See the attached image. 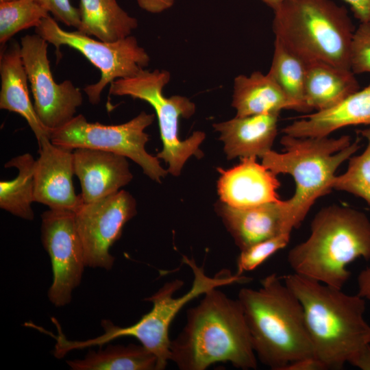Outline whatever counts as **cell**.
<instances>
[{
    "instance_id": "37",
    "label": "cell",
    "mask_w": 370,
    "mask_h": 370,
    "mask_svg": "<svg viewBox=\"0 0 370 370\" xmlns=\"http://www.w3.org/2000/svg\"><path fill=\"white\" fill-rule=\"evenodd\" d=\"M13 1V0H0V2H2V1Z\"/></svg>"
},
{
    "instance_id": "31",
    "label": "cell",
    "mask_w": 370,
    "mask_h": 370,
    "mask_svg": "<svg viewBox=\"0 0 370 370\" xmlns=\"http://www.w3.org/2000/svg\"><path fill=\"white\" fill-rule=\"evenodd\" d=\"M49 13L53 18L66 26L73 27L77 30L80 27L81 21L78 8L74 7L70 0H34Z\"/></svg>"
},
{
    "instance_id": "9",
    "label": "cell",
    "mask_w": 370,
    "mask_h": 370,
    "mask_svg": "<svg viewBox=\"0 0 370 370\" xmlns=\"http://www.w3.org/2000/svg\"><path fill=\"white\" fill-rule=\"evenodd\" d=\"M155 115L144 111L119 125L90 123L82 114L75 116L63 126L50 131L49 139L56 145L75 149L90 148L112 152L130 158L151 180L160 182L168 171L158 158L148 153L145 145L149 135L144 130L154 121Z\"/></svg>"
},
{
    "instance_id": "6",
    "label": "cell",
    "mask_w": 370,
    "mask_h": 370,
    "mask_svg": "<svg viewBox=\"0 0 370 370\" xmlns=\"http://www.w3.org/2000/svg\"><path fill=\"white\" fill-rule=\"evenodd\" d=\"M273 12L275 38L306 62L351 70L355 27L344 6L332 0H287Z\"/></svg>"
},
{
    "instance_id": "17",
    "label": "cell",
    "mask_w": 370,
    "mask_h": 370,
    "mask_svg": "<svg viewBox=\"0 0 370 370\" xmlns=\"http://www.w3.org/2000/svg\"><path fill=\"white\" fill-rule=\"evenodd\" d=\"M217 212L241 251L281 234H291L286 224L284 201L238 208L222 201Z\"/></svg>"
},
{
    "instance_id": "36",
    "label": "cell",
    "mask_w": 370,
    "mask_h": 370,
    "mask_svg": "<svg viewBox=\"0 0 370 370\" xmlns=\"http://www.w3.org/2000/svg\"><path fill=\"white\" fill-rule=\"evenodd\" d=\"M273 11L278 8L284 1L287 0H261Z\"/></svg>"
},
{
    "instance_id": "21",
    "label": "cell",
    "mask_w": 370,
    "mask_h": 370,
    "mask_svg": "<svg viewBox=\"0 0 370 370\" xmlns=\"http://www.w3.org/2000/svg\"><path fill=\"white\" fill-rule=\"evenodd\" d=\"M232 106L236 116L280 114L282 110L299 112L297 105L268 75L254 71L249 76L241 74L234 79Z\"/></svg>"
},
{
    "instance_id": "28",
    "label": "cell",
    "mask_w": 370,
    "mask_h": 370,
    "mask_svg": "<svg viewBox=\"0 0 370 370\" xmlns=\"http://www.w3.org/2000/svg\"><path fill=\"white\" fill-rule=\"evenodd\" d=\"M358 132L367 140L364 151L349 158L345 173L336 175L332 188L363 199L370 205V127Z\"/></svg>"
},
{
    "instance_id": "14",
    "label": "cell",
    "mask_w": 370,
    "mask_h": 370,
    "mask_svg": "<svg viewBox=\"0 0 370 370\" xmlns=\"http://www.w3.org/2000/svg\"><path fill=\"white\" fill-rule=\"evenodd\" d=\"M38 143L39 158L34 171V202L51 210L75 212L84 202L81 195H76L73 184V150L53 144L49 137Z\"/></svg>"
},
{
    "instance_id": "16",
    "label": "cell",
    "mask_w": 370,
    "mask_h": 370,
    "mask_svg": "<svg viewBox=\"0 0 370 370\" xmlns=\"http://www.w3.org/2000/svg\"><path fill=\"white\" fill-rule=\"evenodd\" d=\"M73 168L82 187L84 203H90L120 190L132 180L126 157L90 149H73Z\"/></svg>"
},
{
    "instance_id": "8",
    "label": "cell",
    "mask_w": 370,
    "mask_h": 370,
    "mask_svg": "<svg viewBox=\"0 0 370 370\" xmlns=\"http://www.w3.org/2000/svg\"><path fill=\"white\" fill-rule=\"evenodd\" d=\"M171 74L166 70L143 69L136 75L114 80L110 84L109 94L130 96L143 100L154 109L158 120L162 149L156 157L169 164L168 172L174 176L180 174L186 160L192 156H203L199 145L206 138L204 132L196 131L185 140L179 137L181 118L188 119L195 112V104L188 97L173 95L166 97L163 88L169 83Z\"/></svg>"
},
{
    "instance_id": "15",
    "label": "cell",
    "mask_w": 370,
    "mask_h": 370,
    "mask_svg": "<svg viewBox=\"0 0 370 370\" xmlns=\"http://www.w3.org/2000/svg\"><path fill=\"white\" fill-rule=\"evenodd\" d=\"M217 170L221 174L217 182L220 201L230 206L246 208L280 201L277 175L258 163L256 157L241 158L235 166Z\"/></svg>"
},
{
    "instance_id": "19",
    "label": "cell",
    "mask_w": 370,
    "mask_h": 370,
    "mask_svg": "<svg viewBox=\"0 0 370 370\" xmlns=\"http://www.w3.org/2000/svg\"><path fill=\"white\" fill-rule=\"evenodd\" d=\"M0 75V108L23 117L38 141L44 137L49 138V130L40 121L31 101L21 44L16 40L1 50Z\"/></svg>"
},
{
    "instance_id": "4",
    "label": "cell",
    "mask_w": 370,
    "mask_h": 370,
    "mask_svg": "<svg viewBox=\"0 0 370 370\" xmlns=\"http://www.w3.org/2000/svg\"><path fill=\"white\" fill-rule=\"evenodd\" d=\"M359 258L370 260V221L347 206L322 208L310 224V234L288 252L294 273L342 288L351 275L347 265Z\"/></svg>"
},
{
    "instance_id": "30",
    "label": "cell",
    "mask_w": 370,
    "mask_h": 370,
    "mask_svg": "<svg viewBox=\"0 0 370 370\" xmlns=\"http://www.w3.org/2000/svg\"><path fill=\"white\" fill-rule=\"evenodd\" d=\"M349 62L354 74L370 73V22L360 23L355 30Z\"/></svg>"
},
{
    "instance_id": "24",
    "label": "cell",
    "mask_w": 370,
    "mask_h": 370,
    "mask_svg": "<svg viewBox=\"0 0 370 370\" xmlns=\"http://www.w3.org/2000/svg\"><path fill=\"white\" fill-rule=\"evenodd\" d=\"M66 363L73 370H156L157 360L141 344L109 345Z\"/></svg>"
},
{
    "instance_id": "11",
    "label": "cell",
    "mask_w": 370,
    "mask_h": 370,
    "mask_svg": "<svg viewBox=\"0 0 370 370\" xmlns=\"http://www.w3.org/2000/svg\"><path fill=\"white\" fill-rule=\"evenodd\" d=\"M20 44L35 110L50 132L75 116L77 108L82 104V94L69 79L56 82L47 56L48 42L44 38L37 34H27Z\"/></svg>"
},
{
    "instance_id": "10",
    "label": "cell",
    "mask_w": 370,
    "mask_h": 370,
    "mask_svg": "<svg viewBox=\"0 0 370 370\" xmlns=\"http://www.w3.org/2000/svg\"><path fill=\"white\" fill-rule=\"evenodd\" d=\"M35 32L56 47L58 58L60 47L68 46L80 52L100 71L99 80L84 88L92 104L99 103L101 94L107 85L119 79L136 75L150 61L147 51L131 35L114 42L97 40L77 30L68 32L62 29L49 15L35 27Z\"/></svg>"
},
{
    "instance_id": "5",
    "label": "cell",
    "mask_w": 370,
    "mask_h": 370,
    "mask_svg": "<svg viewBox=\"0 0 370 370\" xmlns=\"http://www.w3.org/2000/svg\"><path fill=\"white\" fill-rule=\"evenodd\" d=\"M283 151L271 150L263 155L262 164L275 175H291L295 193L284 201L288 230L297 228L319 198L330 193L338 168L360 147L359 138L352 143L349 136L339 138L295 137L286 134L280 139Z\"/></svg>"
},
{
    "instance_id": "27",
    "label": "cell",
    "mask_w": 370,
    "mask_h": 370,
    "mask_svg": "<svg viewBox=\"0 0 370 370\" xmlns=\"http://www.w3.org/2000/svg\"><path fill=\"white\" fill-rule=\"evenodd\" d=\"M48 11L34 0L0 2V43L2 47L16 33L36 27L48 16Z\"/></svg>"
},
{
    "instance_id": "13",
    "label": "cell",
    "mask_w": 370,
    "mask_h": 370,
    "mask_svg": "<svg viewBox=\"0 0 370 370\" xmlns=\"http://www.w3.org/2000/svg\"><path fill=\"white\" fill-rule=\"evenodd\" d=\"M40 232L52 267L48 298L56 307H63L71 302L72 293L80 284L86 267L74 212L51 209L44 212Z\"/></svg>"
},
{
    "instance_id": "32",
    "label": "cell",
    "mask_w": 370,
    "mask_h": 370,
    "mask_svg": "<svg viewBox=\"0 0 370 370\" xmlns=\"http://www.w3.org/2000/svg\"><path fill=\"white\" fill-rule=\"evenodd\" d=\"M360 23L370 22V0H344Z\"/></svg>"
},
{
    "instance_id": "18",
    "label": "cell",
    "mask_w": 370,
    "mask_h": 370,
    "mask_svg": "<svg viewBox=\"0 0 370 370\" xmlns=\"http://www.w3.org/2000/svg\"><path fill=\"white\" fill-rule=\"evenodd\" d=\"M280 114L235 116L212 125L220 133L228 160L236 157L261 158L271 147L278 134Z\"/></svg>"
},
{
    "instance_id": "7",
    "label": "cell",
    "mask_w": 370,
    "mask_h": 370,
    "mask_svg": "<svg viewBox=\"0 0 370 370\" xmlns=\"http://www.w3.org/2000/svg\"><path fill=\"white\" fill-rule=\"evenodd\" d=\"M193 273V282L190 289L184 295L175 297L176 291L183 282L175 280L164 284L151 296L145 299L151 302V310L139 321L128 327L115 325L108 319L101 321L104 333L95 338L79 341V346L85 348L101 346L115 338L125 336L134 337L156 358V370L164 369L170 359L171 341L169 338L170 325L181 309L190 301L199 295L222 286L235 283H244L250 279L238 274L232 275L228 270H223L213 277L206 275L204 268L197 265L193 259L183 258Z\"/></svg>"
},
{
    "instance_id": "3",
    "label": "cell",
    "mask_w": 370,
    "mask_h": 370,
    "mask_svg": "<svg viewBox=\"0 0 370 370\" xmlns=\"http://www.w3.org/2000/svg\"><path fill=\"white\" fill-rule=\"evenodd\" d=\"M238 300L262 363L284 370L293 362L315 357L303 307L281 277L271 273L261 280L258 289L241 288Z\"/></svg>"
},
{
    "instance_id": "26",
    "label": "cell",
    "mask_w": 370,
    "mask_h": 370,
    "mask_svg": "<svg viewBox=\"0 0 370 370\" xmlns=\"http://www.w3.org/2000/svg\"><path fill=\"white\" fill-rule=\"evenodd\" d=\"M307 62L275 38L274 51L268 75L295 102L299 112H309L305 101Z\"/></svg>"
},
{
    "instance_id": "33",
    "label": "cell",
    "mask_w": 370,
    "mask_h": 370,
    "mask_svg": "<svg viewBox=\"0 0 370 370\" xmlns=\"http://www.w3.org/2000/svg\"><path fill=\"white\" fill-rule=\"evenodd\" d=\"M326 369L323 363L316 357H307L288 364L284 370Z\"/></svg>"
},
{
    "instance_id": "2",
    "label": "cell",
    "mask_w": 370,
    "mask_h": 370,
    "mask_svg": "<svg viewBox=\"0 0 370 370\" xmlns=\"http://www.w3.org/2000/svg\"><path fill=\"white\" fill-rule=\"evenodd\" d=\"M187 311L183 330L171 341L170 359L182 370H204L230 362L247 370L257 368L256 355L241 303L214 288Z\"/></svg>"
},
{
    "instance_id": "23",
    "label": "cell",
    "mask_w": 370,
    "mask_h": 370,
    "mask_svg": "<svg viewBox=\"0 0 370 370\" xmlns=\"http://www.w3.org/2000/svg\"><path fill=\"white\" fill-rule=\"evenodd\" d=\"M81 25L77 30L106 42H114L131 35L138 26L116 0H80L78 8Z\"/></svg>"
},
{
    "instance_id": "12",
    "label": "cell",
    "mask_w": 370,
    "mask_h": 370,
    "mask_svg": "<svg viewBox=\"0 0 370 370\" xmlns=\"http://www.w3.org/2000/svg\"><path fill=\"white\" fill-rule=\"evenodd\" d=\"M74 213L86 266L111 269L114 257L110 249L121 236L125 223L136 215L135 199L121 190L104 198L83 203Z\"/></svg>"
},
{
    "instance_id": "25",
    "label": "cell",
    "mask_w": 370,
    "mask_h": 370,
    "mask_svg": "<svg viewBox=\"0 0 370 370\" xmlns=\"http://www.w3.org/2000/svg\"><path fill=\"white\" fill-rule=\"evenodd\" d=\"M35 162L29 153L12 158L5 167L16 168L18 174L10 181L0 182V208L25 220L34 219L32 204L34 202Z\"/></svg>"
},
{
    "instance_id": "34",
    "label": "cell",
    "mask_w": 370,
    "mask_h": 370,
    "mask_svg": "<svg viewBox=\"0 0 370 370\" xmlns=\"http://www.w3.org/2000/svg\"><path fill=\"white\" fill-rule=\"evenodd\" d=\"M143 10L150 13H160L170 8L175 0H136Z\"/></svg>"
},
{
    "instance_id": "29",
    "label": "cell",
    "mask_w": 370,
    "mask_h": 370,
    "mask_svg": "<svg viewBox=\"0 0 370 370\" xmlns=\"http://www.w3.org/2000/svg\"><path fill=\"white\" fill-rule=\"evenodd\" d=\"M290 238L291 234H281L241 251L236 274L241 275L245 271L255 269L277 251L284 248Z\"/></svg>"
},
{
    "instance_id": "22",
    "label": "cell",
    "mask_w": 370,
    "mask_h": 370,
    "mask_svg": "<svg viewBox=\"0 0 370 370\" xmlns=\"http://www.w3.org/2000/svg\"><path fill=\"white\" fill-rule=\"evenodd\" d=\"M354 75L350 69L324 62L307 63L305 101L310 110L330 109L358 91Z\"/></svg>"
},
{
    "instance_id": "1",
    "label": "cell",
    "mask_w": 370,
    "mask_h": 370,
    "mask_svg": "<svg viewBox=\"0 0 370 370\" xmlns=\"http://www.w3.org/2000/svg\"><path fill=\"white\" fill-rule=\"evenodd\" d=\"M281 278L303 307L314 356L326 369H341L349 363L370 370L365 299L295 273Z\"/></svg>"
},
{
    "instance_id": "35",
    "label": "cell",
    "mask_w": 370,
    "mask_h": 370,
    "mask_svg": "<svg viewBox=\"0 0 370 370\" xmlns=\"http://www.w3.org/2000/svg\"><path fill=\"white\" fill-rule=\"evenodd\" d=\"M358 295L370 300V267L363 269L358 277Z\"/></svg>"
},
{
    "instance_id": "20",
    "label": "cell",
    "mask_w": 370,
    "mask_h": 370,
    "mask_svg": "<svg viewBox=\"0 0 370 370\" xmlns=\"http://www.w3.org/2000/svg\"><path fill=\"white\" fill-rule=\"evenodd\" d=\"M370 125V84L336 106L306 114L284 127V134L295 137L328 136L348 125Z\"/></svg>"
}]
</instances>
